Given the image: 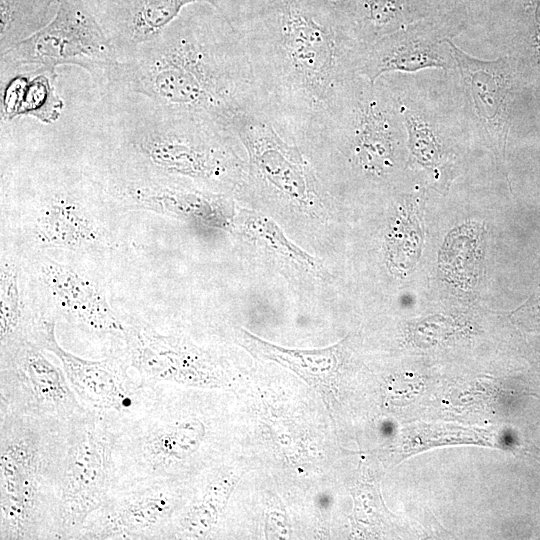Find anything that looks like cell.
<instances>
[{"label":"cell","mask_w":540,"mask_h":540,"mask_svg":"<svg viewBox=\"0 0 540 540\" xmlns=\"http://www.w3.org/2000/svg\"><path fill=\"white\" fill-rule=\"evenodd\" d=\"M481 231L473 225L456 229L448 236L440 254V268L455 283L471 285L478 276Z\"/></svg>","instance_id":"18"},{"label":"cell","mask_w":540,"mask_h":540,"mask_svg":"<svg viewBox=\"0 0 540 540\" xmlns=\"http://www.w3.org/2000/svg\"><path fill=\"white\" fill-rule=\"evenodd\" d=\"M31 341L1 348L0 409L71 423L88 410L59 366Z\"/></svg>","instance_id":"7"},{"label":"cell","mask_w":540,"mask_h":540,"mask_svg":"<svg viewBox=\"0 0 540 540\" xmlns=\"http://www.w3.org/2000/svg\"><path fill=\"white\" fill-rule=\"evenodd\" d=\"M533 455L540 462V450L533 449Z\"/></svg>","instance_id":"26"},{"label":"cell","mask_w":540,"mask_h":540,"mask_svg":"<svg viewBox=\"0 0 540 540\" xmlns=\"http://www.w3.org/2000/svg\"><path fill=\"white\" fill-rule=\"evenodd\" d=\"M432 0H357L352 32L362 48L432 14Z\"/></svg>","instance_id":"16"},{"label":"cell","mask_w":540,"mask_h":540,"mask_svg":"<svg viewBox=\"0 0 540 540\" xmlns=\"http://www.w3.org/2000/svg\"><path fill=\"white\" fill-rule=\"evenodd\" d=\"M117 62L112 43L85 2L57 0L55 15L46 26L1 54L0 75L57 73L60 65H74L105 88Z\"/></svg>","instance_id":"5"},{"label":"cell","mask_w":540,"mask_h":540,"mask_svg":"<svg viewBox=\"0 0 540 540\" xmlns=\"http://www.w3.org/2000/svg\"><path fill=\"white\" fill-rule=\"evenodd\" d=\"M530 317L533 318L537 324H540V301L532 308Z\"/></svg>","instance_id":"24"},{"label":"cell","mask_w":540,"mask_h":540,"mask_svg":"<svg viewBox=\"0 0 540 540\" xmlns=\"http://www.w3.org/2000/svg\"><path fill=\"white\" fill-rule=\"evenodd\" d=\"M37 212L34 234L44 246L79 250L104 241L102 230L73 192L49 193L41 200Z\"/></svg>","instance_id":"15"},{"label":"cell","mask_w":540,"mask_h":540,"mask_svg":"<svg viewBox=\"0 0 540 540\" xmlns=\"http://www.w3.org/2000/svg\"><path fill=\"white\" fill-rule=\"evenodd\" d=\"M54 15L33 0H0V54L42 29Z\"/></svg>","instance_id":"20"},{"label":"cell","mask_w":540,"mask_h":540,"mask_svg":"<svg viewBox=\"0 0 540 540\" xmlns=\"http://www.w3.org/2000/svg\"><path fill=\"white\" fill-rule=\"evenodd\" d=\"M444 18L443 13L430 16L362 48L358 74L374 84L387 73L450 68L454 58L439 35Z\"/></svg>","instance_id":"11"},{"label":"cell","mask_w":540,"mask_h":540,"mask_svg":"<svg viewBox=\"0 0 540 540\" xmlns=\"http://www.w3.org/2000/svg\"><path fill=\"white\" fill-rule=\"evenodd\" d=\"M299 1L320 18L348 31L353 35L352 22L357 0Z\"/></svg>","instance_id":"22"},{"label":"cell","mask_w":540,"mask_h":540,"mask_svg":"<svg viewBox=\"0 0 540 540\" xmlns=\"http://www.w3.org/2000/svg\"><path fill=\"white\" fill-rule=\"evenodd\" d=\"M35 5L42 11L55 13L57 0H33Z\"/></svg>","instance_id":"23"},{"label":"cell","mask_w":540,"mask_h":540,"mask_svg":"<svg viewBox=\"0 0 540 540\" xmlns=\"http://www.w3.org/2000/svg\"><path fill=\"white\" fill-rule=\"evenodd\" d=\"M104 90L140 94L232 130L260 110L245 46L208 3L185 7L156 38L118 59Z\"/></svg>","instance_id":"2"},{"label":"cell","mask_w":540,"mask_h":540,"mask_svg":"<svg viewBox=\"0 0 540 540\" xmlns=\"http://www.w3.org/2000/svg\"><path fill=\"white\" fill-rule=\"evenodd\" d=\"M191 479H162L109 493L87 518L77 539H164L188 499Z\"/></svg>","instance_id":"8"},{"label":"cell","mask_w":540,"mask_h":540,"mask_svg":"<svg viewBox=\"0 0 540 540\" xmlns=\"http://www.w3.org/2000/svg\"><path fill=\"white\" fill-rule=\"evenodd\" d=\"M57 73L34 71L26 86L18 117L52 124L60 117L64 102L55 89Z\"/></svg>","instance_id":"21"},{"label":"cell","mask_w":540,"mask_h":540,"mask_svg":"<svg viewBox=\"0 0 540 540\" xmlns=\"http://www.w3.org/2000/svg\"><path fill=\"white\" fill-rule=\"evenodd\" d=\"M537 0H525V2H527L529 5L532 4V2H535Z\"/></svg>","instance_id":"27"},{"label":"cell","mask_w":540,"mask_h":540,"mask_svg":"<svg viewBox=\"0 0 540 540\" xmlns=\"http://www.w3.org/2000/svg\"><path fill=\"white\" fill-rule=\"evenodd\" d=\"M37 323L28 316L20 294L15 265L1 264L0 273V343L1 348L22 341H31Z\"/></svg>","instance_id":"17"},{"label":"cell","mask_w":540,"mask_h":540,"mask_svg":"<svg viewBox=\"0 0 540 540\" xmlns=\"http://www.w3.org/2000/svg\"><path fill=\"white\" fill-rule=\"evenodd\" d=\"M111 472L110 428L87 411L69 425L57 540L77 539L87 518L105 503Z\"/></svg>","instance_id":"6"},{"label":"cell","mask_w":540,"mask_h":540,"mask_svg":"<svg viewBox=\"0 0 540 540\" xmlns=\"http://www.w3.org/2000/svg\"><path fill=\"white\" fill-rule=\"evenodd\" d=\"M106 92L94 126L123 168L112 176L140 181L187 178L221 185L240 178L242 164L235 152L240 140L232 129L170 110L140 94Z\"/></svg>","instance_id":"3"},{"label":"cell","mask_w":540,"mask_h":540,"mask_svg":"<svg viewBox=\"0 0 540 540\" xmlns=\"http://www.w3.org/2000/svg\"><path fill=\"white\" fill-rule=\"evenodd\" d=\"M126 360L141 385L178 383L215 387L224 382L222 370L188 341L158 333L143 322L125 324Z\"/></svg>","instance_id":"10"},{"label":"cell","mask_w":540,"mask_h":540,"mask_svg":"<svg viewBox=\"0 0 540 540\" xmlns=\"http://www.w3.org/2000/svg\"><path fill=\"white\" fill-rule=\"evenodd\" d=\"M391 95L400 120L407 130L411 154L424 167L437 171L442 162L443 147L435 125L426 116L413 110L400 96Z\"/></svg>","instance_id":"19"},{"label":"cell","mask_w":540,"mask_h":540,"mask_svg":"<svg viewBox=\"0 0 540 540\" xmlns=\"http://www.w3.org/2000/svg\"><path fill=\"white\" fill-rule=\"evenodd\" d=\"M39 273L57 310L69 323L91 334L123 340L125 324L91 279L50 258L39 263Z\"/></svg>","instance_id":"13"},{"label":"cell","mask_w":540,"mask_h":540,"mask_svg":"<svg viewBox=\"0 0 540 540\" xmlns=\"http://www.w3.org/2000/svg\"><path fill=\"white\" fill-rule=\"evenodd\" d=\"M70 424L0 409L1 540H57Z\"/></svg>","instance_id":"4"},{"label":"cell","mask_w":540,"mask_h":540,"mask_svg":"<svg viewBox=\"0 0 540 540\" xmlns=\"http://www.w3.org/2000/svg\"><path fill=\"white\" fill-rule=\"evenodd\" d=\"M112 43L117 58L156 38L195 3L218 10V0H83Z\"/></svg>","instance_id":"12"},{"label":"cell","mask_w":540,"mask_h":540,"mask_svg":"<svg viewBox=\"0 0 540 540\" xmlns=\"http://www.w3.org/2000/svg\"><path fill=\"white\" fill-rule=\"evenodd\" d=\"M465 1H471V2L476 1V2H479V0H455V6H456L459 10H461L464 14H465V12H464V11H465V5H464Z\"/></svg>","instance_id":"25"},{"label":"cell","mask_w":540,"mask_h":540,"mask_svg":"<svg viewBox=\"0 0 540 540\" xmlns=\"http://www.w3.org/2000/svg\"><path fill=\"white\" fill-rule=\"evenodd\" d=\"M222 15L245 46L261 111L288 136L359 75V42L299 0H228Z\"/></svg>","instance_id":"1"},{"label":"cell","mask_w":540,"mask_h":540,"mask_svg":"<svg viewBox=\"0 0 540 540\" xmlns=\"http://www.w3.org/2000/svg\"><path fill=\"white\" fill-rule=\"evenodd\" d=\"M448 44L477 123L494 146L504 148L512 90L506 61L502 58L490 61L477 59L462 51L450 39Z\"/></svg>","instance_id":"14"},{"label":"cell","mask_w":540,"mask_h":540,"mask_svg":"<svg viewBox=\"0 0 540 540\" xmlns=\"http://www.w3.org/2000/svg\"><path fill=\"white\" fill-rule=\"evenodd\" d=\"M32 342L53 353L84 408L113 426L132 415L144 402L149 385H141L130 372L128 361L118 356L102 360L81 358L58 344L55 320L45 319Z\"/></svg>","instance_id":"9"}]
</instances>
